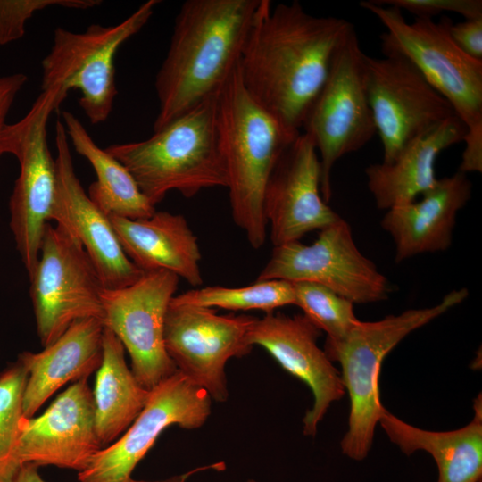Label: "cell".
I'll return each mask as SVG.
<instances>
[{"label": "cell", "instance_id": "cell-30", "mask_svg": "<svg viewBox=\"0 0 482 482\" xmlns=\"http://www.w3.org/2000/svg\"><path fill=\"white\" fill-rule=\"evenodd\" d=\"M102 3L100 0H0V46L21 39L27 21L41 10L53 6L87 10Z\"/></svg>", "mask_w": 482, "mask_h": 482}, {"label": "cell", "instance_id": "cell-36", "mask_svg": "<svg viewBox=\"0 0 482 482\" xmlns=\"http://www.w3.org/2000/svg\"><path fill=\"white\" fill-rule=\"evenodd\" d=\"M247 482H259V481H257L255 479H249V480H247Z\"/></svg>", "mask_w": 482, "mask_h": 482}, {"label": "cell", "instance_id": "cell-2", "mask_svg": "<svg viewBox=\"0 0 482 482\" xmlns=\"http://www.w3.org/2000/svg\"><path fill=\"white\" fill-rule=\"evenodd\" d=\"M261 0H187L155 77L156 131L220 91L239 64Z\"/></svg>", "mask_w": 482, "mask_h": 482}, {"label": "cell", "instance_id": "cell-20", "mask_svg": "<svg viewBox=\"0 0 482 482\" xmlns=\"http://www.w3.org/2000/svg\"><path fill=\"white\" fill-rule=\"evenodd\" d=\"M472 184L462 172L438 179L422 199L386 211L381 227L395 245V262L451 246L456 217L471 197Z\"/></svg>", "mask_w": 482, "mask_h": 482}, {"label": "cell", "instance_id": "cell-27", "mask_svg": "<svg viewBox=\"0 0 482 482\" xmlns=\"http://www.w3.org/2000/svg\"><path fill=\"white\" fill-rule=\"evenodd\" d=\"M171 302L230 311L262 310L270 313L279 307L295 305V296L292 282L269 279L238 287L210 286L192 289L174 295Z\"/></svg>", "mask_w": 482, "mask_h": 482}, {"label": "cell", "instance_id": "cell-19", "mask_svg": "<svg viewBox=\"0 0 482 482\" xmlns=\"http://www.w3.org/2000/svg\"><path fill=\"white\" fill-rule=\"evenodd\" d=\"M103 447L98 440L93 391L87 378L73 382L43 414L28 418L20 442V460L80 472Z\"/></svg>", "mask_w": 482, "mask_h": 482}, {"label": "cell", "instance_id": "cell-16", "mask_svg": "<svg viewBox=\"0 0 482 482\" xmlns=\"http://www.w3.org/2000/svg\"><path fill=\"white\" fill-rule=\"evenodd\" d=\"M320 177L316 147L301 132L279 158L264 194L263 212L274 246L300 241L341 218L322 198Z\"/></svg>", "mask_w": 482, "mask_h": 482}, {"label": "cell", "instance_id": "cell-11", "mask_svg": "<svg viewBox=\"0 0 482 482\" xmlns=\"http://www.w3.org/2000/svg\"><path fill=\"white\" fill-rule=\"evenodd\" d=\"M269 279L320 284L353 304L384 301L392 291L386 277L359 250L342 218L320 229L311 245L295 241L274 246L257 278Z\"/></svg>", "mask_w": 482, "mask_h": 482}, {"label": "cell", "instance_id": "cell-15", "mask_svg": "<svg viewBox=\"0 0 482 482\" xmlns=\"http://www.w3.org/2000/svg\"><path fill=\"white\" fill-rule=\"evenodd\" d=\"M212 401L205 390L177 370L150 390L145 407L124 434L78 472L79 482H137L132 472L162 431L172 425L201 428L212 413Z\"/></svg>", "mask_w": 482, "mask_h": 482}, {"label": "cell", "instance_id": "cell-6", "mask_svg": "<svg viewBox=\"0 0 482 482\" xmlns=\"http://www.w3.org/2000/svg\"><path fill=\"white\" fill-rule=\"evenodd\" d=\"M360 5L384 25L382 51L408 59L428 82L452 105L467 128L466 134L482 136V61L465 54L448 32L450 19L438 22L416 18L407 22L394 6L362 1Z\"/></svg>", "mask_w": 482, "mask_h": 482}, {"label": "cell", "instance_id": "cell-22", "mask_svg": "<svg viewBox=\"0 0 482 482\" xmlns=\"http://www.w3.org/2000/svg\"><path fill=\"white\" fill-rule=\"evenodd\" d=\"M103 321L73 322L53 344L39 353L23 352L18 360L28 370L23 413L32 418L44 403L68 382H76L97 370L103 359Z\"/></svg>", "mask_w": 482, "mask_h": 482}, {"label": "cell", "instance_id": "cell-10", "mask_svg": "<svg viewBox=\"0 0 482 482\" xmlns=\"http://www.w3.org/2000/svg\"><path fill=\"white\" fill-rule=\"evenodd\" d=\"M29 294L41 345L56 341L75 321H103L99 275L79 240L64 227L46 225L40 254L29 276Z\"/></svg>", "mask_w": 482, "mask_h": 482}, {"label": "cell", "instance_id": "cell-31", "mask_svg": "<svg viewBox=\"0 0 482 482\" xmlns=\"http://www.w3.org/2000/svg\"><path fill=\"white\" fill-rule=\"evenodd\" d=\"M379 5L394 6L401 11L405 10L416 18H428L441 14L444 12L458 13L465 20L482 18L481 0H371Z\"/></svg>", "mask_w": 482, "mask_h": 482}, {"label": "cell", "instance_id": "cell-8", "mask_svg": "<svg viewBox=\"0 0 482 482\" xmlns=\"http://www.w3.org/2000/svg\"><path fill=\"white\" fill-rule=\"evenodd\" d=\"M159 3L148 0L114 25L91 24L82 32L57 27L42 60L41 89H57L64 99L69 91L78 90L79 104L91 124L104 122L118 94L115 55L148 22Z\"/></svg>", "mask_w": 482, "mask_h": 482}, {"label": "cell", "instance_id": "cell-32", "mask_svg": "<svg viewBox=\"0 0 482 482\" xmlns=\"http://www.w3.org/2000/svg\"><path fill=\"white\" fill-rule=\"evenodd\" d=\"M448 32L453 42L469 56L482 61V18L448 22Z\"/></svg>", "mask_w": 482, "mask_h": 482}, {"label": "cell", "instance_id": "cell-17", "mask_svg": "<svg viewBox=\"0 0 482 482\" xmlns=\"http://www.w3.org/2000/svg\"><path fill=\"white\" fill-rule=\"evenodd\" d=\"M57 197L53 220L71 232L91 259L105 289L137 281L144 272L126 255L109 216L89 198L74 169L63 123L55 124Z\"/></svg>", "mask_w": 482, "mask_h": 482}, {"label": "cell", "instance_id": "cell-24", "mask_svg": "<svg viewBox=\"0 0 482 482\" xmlns=\"http://www.w3.org/2000/svg\"><path fill=\"white\" fill-rule=\"evenodd\" d=\"M474 415L464 427L431 431L412 426L384 409L378 424L389 440L405 455L429 453L438 470L436 482H481L482 395L473 402Z\"/></svg>", "mask_w": 482, "mask_h": 482}, {"label": "cell", "instance_id": "cell-26", "mask_svg": "<svg viewBox=\"0 0 482 482\" xmlns=\"http://www.w3.org/2000/svg\"><path fill=\"white\" fill-rule=\"evenodd\" d=\"M68 139L76 152L91 164L96 179L87 195L107 216L137 220L155 212L129 170L105 149L98 146L84 125L71 112H62Z\"/></svg>", "mask_w": 482, "mask_h": 482}, {"label": "cell", "instance_id": "cell-12", "mask_svg": "<svg viewBox=\"0 0 482 482\" xmlns=\"http://www.w3.org/2000/svg\"><path fill=\"white\" fill-rule=\"evenodd\" d=\"M364 80L383 161L392 162L411 140L455 114L452 105L405 57L364 60Z\"/></svg>", "mask_w": 482, "mask_h": 482}, {"label": "cell", "instance_id": "cell-1", "mask_svg": "<svg viewBox=\"0 0 482 482\" xmlns=\"http://www.w3.org/2000/svg\"><path fill=\"white\" fill-rule=\"evenodd\" d=\"M353 30L348 21L312 15L297 1L273 7L261 0L239 61L243 86L282 126L300 133L337 51Z\"/></svg>", "mask_w": 482, "mask_h": 482}, {"label": "cell", "instance_id": "cell-5", "mask_svg": "<svg viewBox=\"0 0 482 482\" xmlns=\"http://www.w3.org/2000/svg\"><path fill=\"white\" fill-rule=\"evenodd\" d=\"M466 288L455 289L437 304L409 309L376 321L358 320L338 340L326 338L324 351L341 366V378L350 398L348 427L340 447L353 461L369 454L380 416L385 409L380 400L379 375L386 356L410 333L463 302Z\"/></svg>", "mask_w": 482, "mask_h": 482}, {"label": "cell", "instance_id": "cell-33", "mask_svg": "<svg viewBox=\"0 0 482 482\" xmlns=\"http://www.w3.org/2000/svg\"><path fill=\"white\" fill-rule=\"evenodd\" d=\"M28 80L24 73H13L0 76V156L2 151V136L6 126V117L15 97Z\"/></svg>", "mask_w": 482, "mask_h": 482}, {"label": "cell", "instance_id": "cell-21", "mask_svg": "<svg viewBox=\"0 0 482 482\" xmlns=\"http://www.w3.org/2000/svg\"><path fill=\"white\" fill-rule=\"evenodd\" d=\"M109 218L126 255L143 272L168 270L192 287L202 285L200 247L184 216L155 211L137 220Z\"/></svg>", "mask_w": 482, "mask_h": 482}, {"label": "cell", "instance_id": "cell-3", "mask_svg": "<svg viewBox=\"0 0 482 482\" xmlns=\"http://www.w3.org/2000/svg\"><path fill=\"white\" fill-rule=\"evenodd\" d=\"M218 125L234 222L254 249L266 240L263 199L282 154L301 133L282 126L243 86L239 64L218 95Z\"/></svg>", "mask_w": 482, "mask_h": 482}, {"label": "cell", "instance_id": "cell-35", "mask_svg": "<svg viewBox=\"0 0 482 482\" xmlns=\"http://www.w3.org/2000/svg\"><path fill=\"white\" fill-rule=\"evenodd\" d=\"M210 469H212V470H223L225 469V465H224L223 462H216V463L209 464V465H206V466H201V467L195 468L194 470H191L189 471H187L185 473H182V474L176 475V476H173L171 478H169L166 480H164L163 482H187L188 478L192 475H194V474H195V473H197L199 471H204V470H210ZM137 482H151V481L137 480Z\"/></svg>", "mask_w": 482, "mask_h": 482}, {"label": "cell", "instance_id": "cell-7", "mask_svg": "<svg viewBox=\"0 0 482 482\" xmlns=\"http://www.w3.org/2000/svg\"><path fill=\"white\" fill-rule=\"evenodd\" d=\"M63 97L56 89L42 90L20 120L6 124L3 154H11L20 173L10 197V229L29 277L37 264L46 225L53 220L57 173L47 143V122Z\"/></svg>", "mask_w": 482, "mask_h": 482}, {"label": "cell", "instance_id": "cell-23", "mask_svg": "<svg viewBox=\"0 0 482 482\" xmlns=\"http://www.w3.org/2000/svg\"><path fill=\"white\" fill-rule=\"evenodd\" d=\"M467 128L457 115L410 141L388 162L365 170L376 205L382 210L409 204L437 183L436 161L442 151L463 141Z\"/></svg>", "mask_w": 482, "mask_h": 482}, {"label": "cell", "instance_id": "cell-34", "mask_svg": "<svg viewBox=\"0 0 482 482\" xmlns=\"http://www.w3.org/2000/svg\"><path fill=\"white\" fill-rule=\"evenodd\" d=\"M38 468L32 463L23 464L12 482H46L38 473Z\"/></svg>", "mask_w": 482, "mask_h": 482}, {"label": "cell", "instance_id": "cell-4", "mask_svg": "<svg viewBox=\"0 0 482 482\" xmlns=\"http://www.w3.org/2000/svg\"><path fill=\"white\" fill-rule=\"evenodd\" d=\"M218 95L207 97L145 140L105 148L129 170L154 206L173 190L191 198L205 188L227 187Z\"/></svg>", "mask_w": 482, "mask_h": 482}, {"label": "cell", "instance_id": "cell-18", "mask_svg": "<svg viewBox=\"0 0 482 482\" xmlns=\"http://www.w3.org/2000/svg\"><path fill=\"white\" fill-rule=\"evenodd\" d=\"M321 331L303 314L266 313L252 324L250 344L263 347L287 372L304 382L313 403L303 419V434L314 436L318 425L345 389L338 371L317 344Z\"/></svg>", "mask_w": 482, "mask_h": 482}, {"label": "cell", "instance_id": "cell-14", "mask_svg": "<svg viewBox=\"0 0 482 482\" xmlns=\"http://www.w3.org/2000/svg\"><path fill=\"white\" fill-rule=\"evenodd\" d=\"M179 279L170 271L153 270L128 287L102 292L104 327L121 342L132 373L147 390L178 370L165 348L164 323Z\"/></svg>", "mask_w": 482, "mask_h": 482}, {"label": "cell", "instance_id": "cell-9", "mask_svg": "<svg viewBox=\"0 0 482 482\" xmlns=\"http://www.w3.org/2000/svg\"><path fill=\"white\" fill-rule=\"evenodd\" d=\"M365 56L353 30L337 51L302 124L301 132L312 139L319 155L320 192L327 204L336 162L363 147L377 133L365 87Z\"/></svg>", "mask_w": 482, "mask_h": 482}, {"label": "cell", "instance_id": "cell-13", "mask_svg": "<svg viewBox=\"0 0 482 482\" xmlns=\"http://www.w3.org/2000/svg\"><path fill=\"white\" fill-rule=\"evenodd\" d=\"M255 317L219 315L212 308L170 302L164 343L177 370L207 392L212 401L229 399L225 367L252 351L248 333Z\"/></svg>", "mask_w": 482, "mask_h": 482}, {"label": "cell", "instance_id": "cell-28", "mask_svg": "<svg viewBox=\"0 0 482 482\" xmlns=\"http://www.w3.org/2000/svg\"><path fill=\"white\" fill-rule=\"evenodd\" d=\"M28 370L17 359L0 372V482H12L22 466L21 436L28 418L23 394Z\"/></svg>", "mask_w": 482, "mask_h": 482}, {"label": "cell", "instance_id": "cell-29", "mask_svg": "<svg viewBox=\"0 0 482 482\" xmlns=\"http://www.w3.org/2000/svg\"><path fill=\"white\" fill-rule=\"evenodd\" d=\"M295 304L327 339L343 338L359 320L353 303L331 289L312 282L293 283Z\"/></svg>", "mask_w": 482, "mask_h": 482}, {"label": "cell", "instance_id": "cell-25", "mask_svg": "<svg viewBox=\"0 0 482 482\" xmlns=\"http://www.w3.org/2000/svg\"><path fill=\"white\" fill-rule=\"evenodd\" d=\"M149 393L128 367L121 342L104 327L103 359L93 391L96 430L103 448L129 428L145 407Z\"/></svg>", "mask_w": 482, "mask_h": 482}]
</instances>
